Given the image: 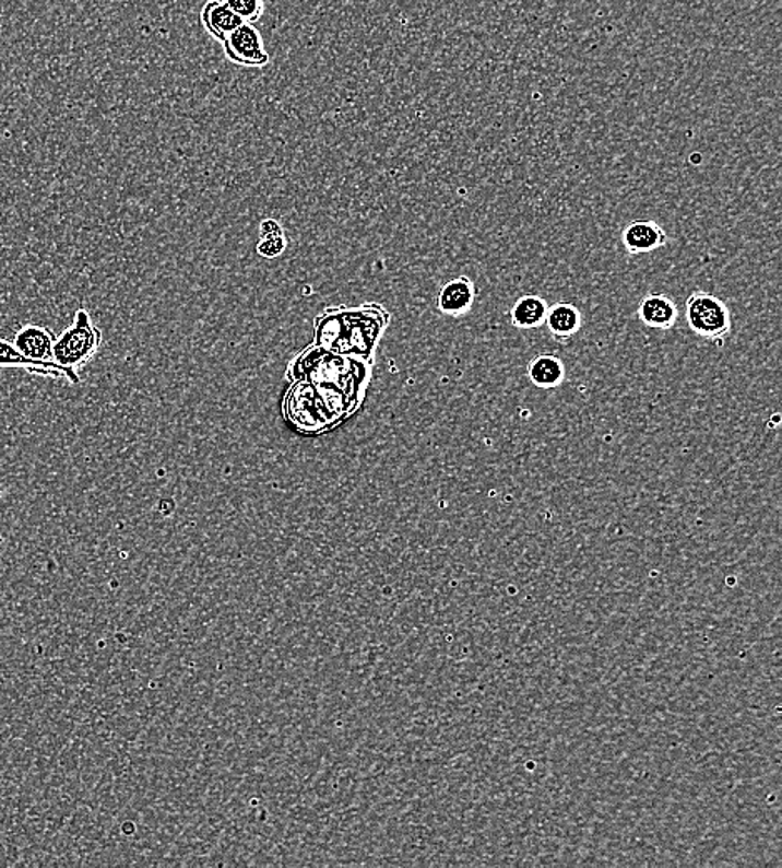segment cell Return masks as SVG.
Masks as SVG:
<instances>
[{
  "mask_svg": "<svg viewBox=\"0 0 782 868\" xmlns=\"http://www.w3.org/2000/svg\"><path fill=\"white\" fill-rule=\"evenodd\" d=\"M388 322L381 306L329 309L316 321V347L370 363Z\"/></svg>",
  "mask_w": 782,
  "mask_h": 868,
  "instance_id": "obj_1",
  "label": "cell"
},
{
  "mask_svg": "<svg viewBox=\"0 0 782 868\" xmlns=\"http://www.w3.org/2000/svg\"><path fill=\"white\" fill-rule=\"evenodd\" d=\"M289 375L296 383L334 386L359 408L369 382L370 363L310 347L294 361Z\"/></svg>",
  "mask_w": 782,
  "mask_h": 868,
  "instance_id": "obj_2",
  "label": "cell"
},
{
  "mask_svg": "<svg viewBox=\"0 0 782 868\" xmlns=\"http://www.w3.org/2000/svg\"><path fill=\"white\" fill-rule=\"evenodd\" d=\"M356 410V404L341 389L310 383H296L284 404L291 423L310 434L332 430Z\"/></svg>",
  "mask_w": 782,
  "mask_h": 868,
  "instance_id": "obj_3",
  "label": "cell"
},
{
  "mask_svg": "<svg viewBox=\"0 0 782 868\" xmlns=\"http://www.w3.org/2000/svg\"><path fill=\"white\" fill-rule=\"evenodd\" d=\"M100 339L103 335L92 325L88 313L78 309L74 322L54 341L52 361L66 371L72 385L81 383L79 370L99 350Z\"/></svg>",
  "mask_w": 782,
  "mask_h": 868,
  "instance_id": "obj_4",
  "label": "cell"
},
{
  "mask_svg": "<svg viewBox=\"0 0 782 868\" xmlns=\"http://www.w3.org/2000/svg\"><path fill=\"white\" fill-rule=\"evenodd\" d=\"M686 321L696 335L718 344H723L733 328L730 306L706 291H696L687 297Z\"/></svg>",
  "mask_w": 782,
  "mask_h": 868,
  "instance_id": "obj_5",
  "label": "cell"
},
{
  "mask_svg": "<svg viewBox=\"0 0 782 868\" xmlns=\"http://www.w3.org/2000/svg\"><path fill=\"white\" fill-rule=\"evenodd\" d=\"M224 52L233 64L242 68H264L269 62L264 40L258 27L250 22H242L239 27L223 40Z\"/></svg>",
  "mask_w": 782,
  "mask_h": 868,
  "instance_id": "obj_6",
  "label": "cell"
},
{
  "mask_svg": "<svg viewBox=\"0 0 782 868\" xmlns=\"http://www.w3.org/2000/svg\"><path fill=\"white\" fill-rule=\"evenodd\" d=\"M666 244L667 233L655 221H632L624 227L623 246L629 255H649Z\"/></svg>",
  "mask_w": 782,
  "mask_h": 868,
  "instance_id": "obj_7",
  "label": "cell"
},
{
  "mask_svg": "<svg viewBox=\"0 0 782 868\" xmlns=\"http://www.w3.org/2000/svg\"><path fill=\"white\" fill-rule=\"evenodd\" d=\"M477 290L473 279L467 275H458L442 286L437 296V307L445 315L459 318L471 312L476 301Z\"/></svg>",
  "mask_w": 782,
  "mask_h": 868,
  "instance_id": "obj_8",
  "label": "cell"
},
{
  "mask_svg": "<svg viewBox=\"0 0 782 868\" xmlns=\"http://www.w3.org/2000/svg\"><path fill=\"white\" fill-rule=\"evenodd\" d=\"M54 341H56V338H54L50 329L39 325H25L15 332L12 343L28 360L54 363Z\"/></svg>",
  "mask_w": 782,
  "mask_h": 868,
  "instance_id": "obj_9",
  "label": "cell"
},
{
  "mask_svg": "<svg viewBox=\"0 0 782 868\" xmlns=\"http://www.w3.org/2000/svg\"><path fill=\"white\" fill-rule=\"evenodd\" d=\"M639 319L652 329H671L679 318V309L671 297L664 294H648L639 304Z\"/></svg>",
  "mask_w": 782,
  "mask_h": 868,
  "instance_id": "obj_10",
  "label": "cell"
},
{
  "mask_svg": "<svg viewBox=\"0 0 782 868\" xmlns=\"http://www.w3.org/2000/svg\"><path fill=\"white\" fill-rule=\"evenodd\" d=\"M0 367L27 371V373H33V375L49 376V378L68 379L66 371L57 366L56 363L28 360L14 347L12 341H8L4 338H0Z\"/></svg>",
  "mask_w": 782,
  "mask_h": 868,
  "instance_id": "obj_11",
  "label": "cell"
},
{
  "mask_svg": "<svg viewBox=\"0 0 782 868\" xmlns=\"http://www.w3.org/2000/svg\"><path fill=\"white\" fill-rule=\"evenodd\" d=\"M201 22L214 39L223 43L244 21L230 11L224 0H209L208 4L202 8Z\"/></svg>",
  "mask_w": 782,
  "mask_h": 868,
  "instance_id": "obj_12",
  "label": "cell"
},
{
  "mask_svg": "<svg viewBox=\"0 0 782 868\" xmlns=\"http://www.w3.org/2000/svg\"><path fill=\"white\" fill-rule=\"evenodd\" d=\"M557 341H568L582 328V313L572 303H556L547 309L546 322Z\"/></svg>",
  "mask_w": 782,
  "mask_h": 868,
  "instance_id": "obj_13",
  "label": "cell"
},
{
  "mask_svg": "<svg viewBox=\"0 0 782 868\" xmlns=\"http://www.w3.org/2000/svg\"><path fill=\"white\" fill-rule=\"evenodd\" d=\"M528 378L536 388L554 389L566 379V366L556 354L544 353L529 361Z\"/></svg>",
  "mask_w": 782,
  "mask_h": 868,
  "instance_id": "obj_14",
  "label": "cell"
},
{
  "mask_svg": "<svg viewBox=\"0 0 782 868\" xmlns=\"http://www.w3.org/2000/svg\"><path fill=\"white\" fill-rule=\"evenodd\" d=\"M549 304L540 294H524L511 307L512 326L519 329H536L546 322Z\"/></svg>",
  "mask_w": 782,
  "mask_h": 868,
  "instance_id": "obj_15",
  "label": "cell"
},
{
  "mask_svg": "<svg viewBox=\"0 0 782 868\" xmlns=\"http://www.w3.org/2000/svg\"><path fill=\"white\" fill-rule=\"evenodd\" d=\"M234 14L239 15L244 22L254 24L265 11L264 0H224Z\"/></svg>",
  "mask_w": 782,
  "mask_h": 868,
  "instance_id": "obj_16",
  "label": "cell"
},
{
  "mask_svg": "<svg viewBox=\"0 0 782 868\" xmlns=\"http://www.w3.org/2000/svg\"><path fill=\"white\" fill-rule=\"evenodd\" d=\"M284 247H286V243H284L283 236L264 237L262 243L259 244V251H261L262 256L274 258V256L281 255Z\"/></svg>",
  "mask_w": 782,
  "mask_h": 868,
  "instance_id": "obj_17",
  "label": "cell"
},
{
  "mask_svg": "<svg viewBox=\"0 0 782 868\" xmlns=\"http://www.w3.org/2000/svg\"><path fill=\"white\" fill-rule=\"evenodd\" d=\"M261 234L262 239H264V237L283 236V230H281V226L274 223V221H265V223L262 224Z\"/></svg>",
  "mask_w": 782,
  "mask_h": 868,
  "instance_id": "obj_18",
  "label": "cell"
},
{
  "mask_svg": "<svg viewBox=\"0 0 782 868\" xmlns=\"http://www.w3.org/2000/svg\"><path fill=\"white\" fill-rule=\"evenodd\" d=\"M772 423H774V426L779 423V413L774 414V418H772Z\"/></svg>",
  "mask_w": 782,
  "mask_h": 868,
  "instance_id": "obj_19",
  "label": "cell"
}]
</instances>
